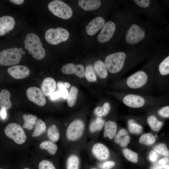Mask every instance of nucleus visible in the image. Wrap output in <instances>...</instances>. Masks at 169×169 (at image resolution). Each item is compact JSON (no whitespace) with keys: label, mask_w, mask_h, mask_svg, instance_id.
I'll return each mask as SVG.
<instances>
[{"label":"nucleus","mask_w":169,"mask_h":169,"mask_svg":"<svg viewBox=\"0 0 169 169\" xmlns=\"http://www.w3.org/2000/svg\"><path fill=\"white\" fill-rule=\"evenodd\" d=\"M132 12L124 28V41L126 50L142 51L156 49L158 35L156 25L146 19H142Z\"/></svg>","instance_id":"1"},{"label":"nucleus","mask_w":169,"mask_h":169,"mask_svg":"<svg viewBox=\"0 0 169 169\" xmlns=\"http://www.w3.org/2000/svg\"><path fill=\"white\" fill-rule=\"evenodd\" d=\"M158 59L156 53L140 69L125 79L126 93L151 95L154 87L155 68Z\"/></svg>","instance_id":"2"},{"label":"nucleus","mask_w":169,"mask_h":169,"mask_svg":"<svg viewBox=\"0 0 169 169\" xmlns=\"http://www.w3.org/2000/svg\"><path fill=\"white\" fill-rule=\"evenodd\" d=\"M128 6L134 13L139 16H144L146 20L156 25L158 12L156 1L129 0Z\"/></svg>","instance_id":"3"},{"label":"nucleus","mask_w":169,"mask_h":169,"mask_svg":"<svg viewBox=\"0 0 169 169\" xmlns=\"http://www.w3.org/2000/svg\"><path fill=\"white\" fill-rule=\"evenodd\" d=\"M122 101L130 108H140L146 105H155L158 102V98L151 95L126 93L123 97Z\"/></svg>","instance_id":"4"},{"label":"nucleus","mask_w":169,"mask_h":169,"mask_svg":"<svg viewBox=\"0 0 169 169\" xmlns=\"http://www.w3.org/2000/svg\"><path fill=\"white\" fill-rule=\"evenodd\" d=\"M25 48L32 57L38 60L43 59L45 51L38 36L35 34L30 33L26 36L24 41Z\"/></svg>","instance_id":"5"},{"label":"nucleus","mask_w":169,"mask_h":169,"mask_svg":"<svg viewBox=\"0 0 169 169\" xmlns=\"http://www.w3.org/2000/svg\"><path fill=\"white\" fill-rule=\"evenodd\" d=\"M49 11L54 15L63 19H68L72 16L73 12L71 8L63 1L54 0L48 4Z\"/></svg>","instance_id":"6"},{"label":"nucleus","mask_w":169,"mask_h":169,"mask_svg":"<svg viewBox=\"0 0 169 169\" xmlns=\"http://www.w3.org/2000/svg\"><path fill=\"white\" fill-rule=\"evenodd\" d=\"M22 58V54L17 48H7L0 52V64L4 66H10L19 63Z\"/></svg>","instance_id":"7"},{"label":"nucleus","mask_w":169,"mask_h":169,"mask_svg":"<svg viewBox=\"0 0 169 169\" xmlns=\"http://www.w3.org/2000/svg\"><path fill=\"white\" fill-rule=\"evenodd\" d=\"M6 135L16 143L22 144L26 140V136L21 126L18 124L12 123L8 124L4 129Z\"/></svg>","instance_id":"8"},{"label":"nucleus","mask_w":169,"mask_h":169,"mask_svg":"<svg viewBox=\"0 0 169 169\" xmlns=\"http://www.w3.org/2000/svg\"><path fill=\"white\" fill-rule=\"evenodd\" d=\"M69 36L68 31L65 28L60 27L55 29H49L45 34V38L46 41L52 45H56L66 41Z\"/></svg>","instance_id":"9"},{"label":"nucleus","mask_w":169,"mask_h":169,"mask_svg":"<svg viewBox=\"0 0 169 169\" xmlns=\"http://www.w3.org/2000/svg\"><path fill=\"white\" fill-rule=\"evenodd\" d=\"M85 125L81 120L77 119L71 122L66 131V136L70 141H75L82 136L84 130Z\"/></svg>","instance_id":"10"},{"label":"nucleus","mask_w":169,"mask_h":169,"mask_svg":"<svg viewBox=\"0 0 169 169\" xmlns=\"http://www.w3.org/2000/svg\"><path fill=\"white\" fill-rule=\"evenodd\" d=\"M115 23L109 21L105 23L97 37V39L100 43H104L109 41L114 35L116 29Z\"/></svg>","instance_id":"11"},{"label":"nucleus","mask_w":169,"mask_h":169,"mask_svg":"<svg viewBox=\"0 0 169 169\" xmlns=\"http://www.w3.org/2000/svg\"><path fill=\"white\" fill-rule=\"evenodd\" d=\"M26 95L28 99L37 105L42 106L45 105L46 100L41 89L36 87L28 88L26 90Z\"/></svg>","instance_id":"12"},{"label":"nucleus","mask_w":169,"mask_h":169,"mask_svg":"<svg viewBox=\"0 0 169 169\" xmlns=\"http://www.w3.org/2000/svg\"><path fill=\"white\" fill-rule=\"evenodd\" d=\"M91 150L94 157L100 162L107 161L110 157L109 150L102 143L98 142L94 144Z\"/></svg>","instance_id":"13"},{"label":"nucleus","mask_w":169,"mask_h":169,"mask_svg":"<svg viewBox=\"0 0 169 169\" xmlns=\"http://www.w3.org/2000/svg\"><path fill=\"white\" fill-rule=\"evenodd\" d=\"M61 70L64 74H74L80 78H83L85 75L84 67L80 64L77 65L72 63L66 64L63 66Z\"/></svg>","instance_id":"14"},{"label":"nucleus","mask_w":169,"mask_h":169,"mask_svg":"<svg viewBox=\"0 0 169 169\" xmlns=\"http://www.w3.org/2000/svg\"><path fill=\"white\" fill-rule=\"evenodd\" d=\"M8 74L13 78L16 79H24L28 76L30 71L26 66L17 65L11 66L8 69Z\"/></svg>","instance_id":"15"},{"label":"nucleus","mask_w":169,"mask_h":169,"mask_svg":"<svg viewBox=\"0 0 169 169\" xmlns=\"http://www.w3.org/2000/svg\"><path fill=\"white\" fill-rule=\"evenodd\" d=\"M105 24V20L102 17H96L86 26L85 28L86 32L89 35H93L100 30Z\"/></svg>","instance_id":"16"},{"label":"nucleus","mask_w":169,"mask_h":169,"mask_svg":"<svg viewBox=\"0 0 169 169\" xmlns=\"http://www.w3.org/2000/svg\"><path fill=\"white\" fill-rule=\"evenodd\" d=\"M15 24L14 18L10 16H5L0 17V35L3 36L12 30Z\"/></svg>","instance_id":"17"},{"label":"nucleus","mask_w":169,"mask_h":169,"mask_svg":"<svg viewBox=\"0 0 169 169\" xmlns=\"http://www.w3.org/2000/svg\"><path fill=\"white\" fill-rule=\"evenodd\" d=\"M157 60L155 66L154 78L158 75L164 76L169 74V55L159 63Z\"/></svg>","instance_id":"18"},{"label":"nucleus","mask_w":169,"mask_h":169,"mask_svg":"<svg viewBox=\"0 0 169 169\" xmlns=\"http://www.w3.org/2000/svg\"><path fill=\"white\" fill-rule=\"evenodd\" d=\"M56 87L55 80L53 78L47 77L42 81L41 85V90L44 95L49 96L52 94Z\"/></svg>","instance_id":"19"},{"label":"nucleus","mask_w":169,"mask_h":169,"mask_svg":"<svg viewBox=\"0 0 169 169\" xmlns=\"http://www.w3.org/2000/svg\"><path fill=\"white\" fill-rule=\"evenodd\" d=\"M115 142L121 147H126L129 143L130 137L127 131L124 129L120 130L114 138Z\"/></svg>","instance_id":"20"},{"label":"nucleus","mask_w":169,"mask_h":169,"mask_svg":"<svg viewBox=\"0 0 169 169\" xmlns=\"http://www.w3.org/2000/svg\"><path fill=\"white\" fill-rule=\"evenodd\" d=\"M117 124L116 122L112 120H108L105 124L103 135L104 137H107L110 139L114 138L116 134Z\"/></svg>","instance_id":"21"},{"label":"nucleus","mask_w":169,"mask_h":169,"mask_svg":"<svg viewBox=\"0 0 169 169\" xmlns=\"http://www.w3.org/2000/svg\"><path fill=\"white\" fill-rule=\"evenodd\" d=\"M99 0H79L78 1L79 6L85 11L93 10L98 8L101 5Z\"/></svg>","instance_id":"22"},{"label":"nucleus","mask_w":169,"mask_h":169,"mask_svg":"<svg viewBox=\"0 0 169 169\" xmlns=\"http://www.w3.org/2000/svg\"><path fill=\"white\" fill-rule=\"evenodd\" d=\"M10 94L6 89H3L0 92V106L2 109L7 110L12 107L10 100Z\"/></svg>","instance_id":"23"},{"label":"nucleus","mask_w":169,"mask_h":169,"mask_svg":"<svg viewBox=\"0 0 169 169\" xmlns=\"http://www.w3.org/2000/svg\"><path fill=\"white\" fill-rule=\"evenodd\" d=\"M94 68L98 76L100 78L105 79L108 75L107 70L104 63L100 60L95 61Z\"/></svg>","instance_id":"24"},{"label":"nucleus","mask_w":169,"mask_h":169,"mask_svg":"<svg viewBox=\"0 0 169 169\" xmlns=\"http://www.w3.org/2000/svg\"><path fill=\"white\" fill-rule=\"evenodd\" d=\"M66 169H80V161L78 156L74 154L69 156L67 159Z\"/></svg>","instance_id":"25"},{"label":"nucleus","mask_w":169,"mask_h":169,"mask_svg":"<svg viewBox=\"0 0 169 169\" xmlns=\"http://www.w3.org/2000/svg\"><path fill=\"white\" fill-rule=\"evenodd\" d=\"M23 117L24 123L22 127L29 130L33 129L37 120V117L31 114H23Z\"/></svg>","instance_id":"26"},{"label":"nucleus","mask_w":169,"mask_h":169,"mask_svg":"<svg viewBox=\"0 0 169 169\" xmlns=\"http://www.w3.org/2000/svg\"><path fill=\"white\" fill-rule=\"evenodd\" d=\"M148 125L153 131H159L163 125V123L159 120L154 115L149 116L147 119Z\"/></svg>","instance_id":"27"},{"label":"nucleus","mask_w":169,"mask_h":169,"mask_svg":"<svg viewBox=\"0 0 169 169\" xmlns=\"http://www.w3.org/2000/svg\"><path fill=\"white\" fill-rule=\"evenodd\" d=\"M105 120L101 117H97L90 123L89 126L90 131L95 132L101 130L104 126Z\"/></svg>","instance_id":"28"},{"label":"nucleus","mask_w":169,"mask_h":169,"mask_svg":"<svg viewBox=\"0 0 169 169\" xmlns=\"http://www.w3.org/2000/svg\"><path fill=\"white\" fill-rule=\"evenodd\" d=\"M39 147L42 149L46 150L51 155H54L57 152L58 147L53 142L50 141H44L40 144Z\"/></svg>","instance_id":"29"},{"label":"nucleus","mask_w":169,"mask_h":169,"mask_svg":"<svg viewBox=\"0 0 169 169\" xmlns=\"http://www.w3.org/2000/svg\"><path fill=\"white\" fill-rule=\"evenodd\" d=\"M47 135L49 139L52 141H57L59 138L60 134L57 126L54 124L51 125L47 131Z\"/></svg>","instance_id":"30"},{"label":"nucleus","mask_w":169,"mask_h":169,"mask_svg":"<svg viewBox=\"0 0 169 169\" xmlns=\"http://www.w3.org/2000/svg\"><path fill=\"white\" fill-rule=\"evenodd\" d=\"M46 126L45 122L41 119L37 120L34 126L32 136L33 137H38L44 133L46 131Z\"/></svg>","instance_id":"31"},{"label":"nucleus","mask_w":169,"mask_h":169,"mask_svg":"<svg viewBox=\"0 0 169 169\" xmlns=\"http://www.w3.org/2000/svg\"><path fill=\"white\" fill-rule=\"evenodd\" d=\"M127 123L129 131L131 133L139 134L142 131V126L137 124L134 120L129 119L127 121Z\"/></svg>","instance_id":"32"},{"label":"nucleus","mask_w":169,"mask_h":169,"mask_svg":"<svg viewBox=\"0 0 169 169\" xmlns=\"http://www.w3.org/2000/svg\"><path fill=\"white\" fill-rule=\"evenodd\" d=\"M156 141L155 136L151 133H147L142 134L140 137L139 142L142 144L150 146L153 144Z\"/></svg>","instance_id":"33"},{"label":"nucleus","mask_w":169,"mask_h":169,"mask_svg":"<svg viewBox=\"0 0 169 169\" xmlns=\"http://www.w3.org/2000/svg\"><path fill=\"white\" fill-rule=\"evenodd\" d=\"M110 109V105L108 102L105 103L101 107H98L95 108L94 113L98 117H102L106 115Z\"/></svg>","instance_id":"34"},{"label":"nucleus","mask_w":169,"mask_h":169,"mask_svg":"<svg viewBox=\"0 0 169 169\" xmlns=\"http://www.w3.org/2000/svg\"><path fill=\"white\" fill-rule=\"evenodd\" d=\"M78 93V89L74 86H72L70 89L67 98L68 106L72 107L75 104L77 100Z\"/></svg>","instance_id":"35"},{"label":"nucleus","mask_w":169,"mask_h":169,"mask_svg":"<svg viewBox=\"0 0 169 169\" xmlns=\"http://www.w3.org/2000/svg\"><path fill=\"white\" fill-rule=\"evenodd\" d=\"M122 152L124 156L128 161L134 163L138 161V154L131 150L124 148L122 150Z\"/></svg>","instance_id":"36"},{"label":"nucleus","mask_w":169,"mask_h":169,"mask_svg":"<svg viewBox=\"0 0 169 169\" xmlns=\"http://www.w3.org/2000/svg\"><path fill=\"white\" fill-rule=\"evenodd\" d=\"M85 74L87 79L89 81L94 82L96 80V75L92 65L90 64L86 67Z\"/></svg>","instance_id":"37"},{"label":"nucleus","mask_w":169,"mask_h":169,"mask_svg":"<svg viewBox=\"0 0 169 169\" xmlns=\"http://www.w3.org/2000/svg\"><path fill=\"white\" fill-rule=\"evenodd\" d=\"M154 151L161 155L169 157V150L166 144L161 143L156 146L154 148Z\"/></svg>","instance_id":"38"},{"label":"nucleus","mask_w":169,"mask_h":169,"mask_svg":"<svg viewBox=\"0 0 169 169\" xmlns=\"http://www.w3.org/2000/svg\"><path fill=\"white\" fill-rule=\"evenodd\" d=\"M115 165V163L112 161H106L98 163L97 166L101 169H112Z\"/></svg>","instance_id":"39"},{"label":"nucleus","mask_w":169,"mask_h":169,"mask_svg":"<svg viewBox=\"0 0 169 169\" xmlns=\"http://www.w3.org/2000/svg\"><path fill=\"white\" fill-rule=\"evenodd\" d=\"M38 169H56L54 164L51 161L43 160L39 163Z\"/></svg>","instance_id":"40"},{"label":"nucleus","mask_w":169,"mask_h":169,"mask_svg":"<svg viewBox=\"0 0 169 169\" xmlns=\"http://www.w3.org/2000/svg\"><path fill=\"white\" fill-rule=\"evenodd\" d=\"M57 86L62 97L64 99L67 98L69 95L68 92L64 84L61 82H59L57 83Z\"/></svg>","instance_id":"41"},{"label":"nucleus","mask_w":169,"mask_h":169,"mask_svg":"<svg viewBox=\"0 0 169 169\" xmlns=\"http://www.w3.org/2000/svg\"><path fill=\"white\" fill-rule=\"evenodd\" d=\"M158 114L160 116L165 118H169V105L163 106L157 111Z\"/></svg>","instance_id":"42"},{"label":"nucleus","mask_w":169,"mask_h":169,"mask_svg":"<svg viewBox=\"0 0 169 169\" xmlns=\"http://www.w3.org/2000/svg\"><path fill=\"white\" fill-rule=\"evenodd\" d=\"M50 100L54 101L62 97L61 93L59 90L53 92L49 96Z\"/></svg>","instance_id":"43"},{"label":"nucleus","mask_w":169,"mask_h":169,"mask_svg":"<svg viewBox=\"0 0 169 169\" xmlns=\"http://www.w3.org/2000/svg\"><path fill=\"white\" fill-rule=\"evenodd\" d=\"M149 156L150 160L152 162L155 161L157 158V154L154 151H151L150 152Z\"/></svg>","instance_id":"44"},{"label":"nucleus","mask_w":169,"mask_h":169,"mask_svg":"<svg viewBox=\"0 0 169 169\" xmlns=\"http://www.w3.org/2000/svg\"><path fill=\"white\" fill-rule=\"evenodd\" d=\"M0 116L2 119H4L6 118L7 116V113L6 110L2 109L0 110Z\"/></svg>","instance_id":"45"},{"label":"nucleus","mask_w":169,"mask_h":169,"mask_svg":"<svg viewBox=\"0 0 169 169\" xmlns=\"http://www.w3.org/2000/svg\"><path fill=\"white\" fill-rule=\"evenodd\" d=\"M168 161V159L167 158L164 157L160 160L159 161V163L162 165H164Z\"/></svg>","instance_id":"46"},{"label":"nucleus","mask_w":169,"mask_h":169,"mask_svg":"<svg viewBox=\"0 0 169 169\" xmlns=\"http://www.w3.org/2000/svg\"><path fill=\"white\" fill-rule=\"evenodd\" d=\"M9 1L15 4L18 5L22 4L24 1L23 0H10Z\"/></svg>","instance_id":"47"},{"label":"nucleus","mask_w":169,"mask_h":169,"mask_svg":"<svg viewBox=\"0 0 169 169\" xmlns=\"http://www.w3.org/2000/svg\"><path fill=\"white\" fill-rule=\"evenodd\" d=\"M64 84L66 88H69L70 86V84L69 83L65 82Z\"/></svg>","instance_id":"48"},{"label":"nucleus","mask_w":169,"mask_h":169,"mask_svg":"<svg viewBox=\"0 0 169 169\" xmlns=\"http://www.w3.org/2000/svg\"><path fill=\"white\" fill-rule=\"evenodd\" d=\"M161 166L165 169H169V166L168 165H162Z\"/></svg>","instance_id":"49"},{"label":"nucleus","mask_w":169,"mask_h":169,"mask_svg":"<svg viewBox=\"0 0 169 169\" xmlns=\"http://www.w3.org/2000/svg\"><path fill=\"white\" fill-rule=\"evenodd\" d=\"M162 168L161 166L160 167H154L153 169H162Z\"/></svg>","instance_id":"50"},{"label":"nucleus","mask_w":169,"mask_h":169,"mask_svg":"<svg viewBox=\"0 0 169 169\" xmlns=\"http://www.w3.org/2000/svg\"><path fill=\"white\" fill-rule=\"evenodd\" d=\"M21 54L23 55L24 54H25V52L23 50L21 51Z\"/></svg>","instance_id":"51"},{"label":"nucleus","mask_w":169,"mask_h":169,"mask_svg":"<svg viewBox=\"0 0 169 169\" xmlns=\"http://www.w3.org/2000/svg\"><path fill=\"white\" fill-rule=\"evenodd\" d=\"M19 50L21 52V51H22L23 50V48H20L19 49Z\"/></svg>","instance_id":"52"},{"label":"nucleus","mask_w":169,"mask_h":169,"mask_svg":"<svg viewBox=\"0 0 169 169\" xmlns=\"http://www.w3.org/2000/svg\"><path fill=\"white\" fill-rule=\"evenodd\" d=\"M23 169H30L26 167V168H23Z\"/></svg>","instance_id":"53"},{"label":"nucleus","mask_w":169,"mask_h":169,"mask_svg":"<svg viewBox=\"0 0 169 169\" xmlns=\"http://www.w3.org/2000/svg\"><path fill=\"white\" fill-rule=\"evenodd\" d=\"M0 169H2V168H0Z\"/></svg>","instance_id":"54"}]
</instances>
